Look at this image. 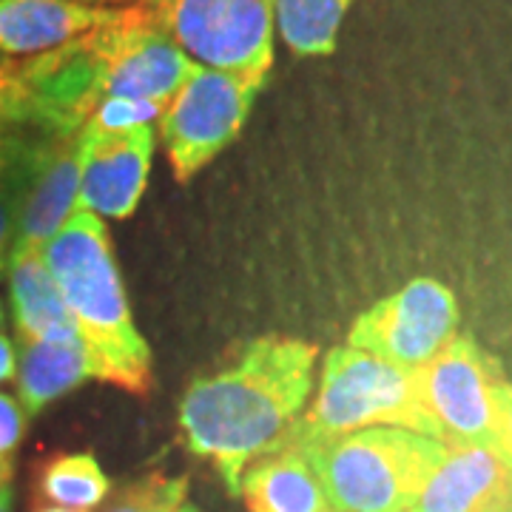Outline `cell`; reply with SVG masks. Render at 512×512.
Segmentation results:
<instances>
[{
  "label": "cell",
  "instance_id": "9",
  "mask_svg": "<svg viewBox=\"0 0 512 512\" xmlns=\"http://www.w3.org/2000/svg\"><path fill=\"white\" fill-rule=\"evenodd\" d=\"M100 46V97L146 100L168 106L171 97L197 72L183 49L165 35L143 3L123 6L120 18L97 29ZM100 100V103H103Z\"/></svg>",
  "mask_w": 512,
  "mask_h": 512
},
{
  "label": "cell",
  "instance_id": "4",
  "mask_svg": "<svg viewBox=\"0 0 512 512\" xmlns=\"http://www.w3.org/2000/svg\"><path fill=\"white\" fill-rule=\"evenodd\" d=\"M365 427H404L439 441L419 399L416 370H402L365 350L336 348L322 367L316 402L293 421L279 447H302Z\"/></svg>",
  "mask_w": 512,
  "mask_h": 512
},
{
  "label": "cell",
  "instance_id": "18",
  "mask_svg": "<svg viewBox=\"0 0 512 512\" xmlns=\"http://www.w3.org/2000/svg\"><path fill=\"white\" fill-rule=\"evenodd\" d=\"M40 495L66 510H92L109 495V478L92 453H66L49 458L37 476Z\"/></svg>",
  "mask_w": 512,
  "mask_h": 512
},
{
  "label": "cell",
  "instance_id": "27",
  "mask_svg": "<svg viewBox=\"0 0 512 512\" xmlns=\"http://www.w3.org/2000/svg\"><path fill=\"white\" fill-rule=\"evenodd\" d=\"M12 501H15V493H12V484H0V512H12Z\"/></svg>",
  "mask_w": 512,
  "mask_h": 512
},
{
  "label": "cell",
  "instance_id": "23",
  "mask_svg": "<svg viewBox=\"0 0 512 512\" xmlns=\"http://www.w3.org/2000/svg\"><path fill=\"white\" fill-rule=\"evenodd\" d=\"M26 433V413L18 399L0 393V458H6Z\"/></svg>",
  "mask_w": 512,
  "mask_h": 512
},
{
  "label": "cell",
  "instance_id": "1",
  "mask_svg": "<svg viewBox=\"0 0 512 512\" xmlns=\"http://www.w3.org/2000/svg\"><path fill=\"white\" fill-rule=\"evenodd\" d=\"M316 345L262 336L237 362L202 376L180 404V427L191 453L211 458L231 493L256 458L274 453L308 402Z\"/></svg>",
  "mask_w": 512,
  "mask_h": 512
},
{
  "label": "cell",
  "instance_id": "2",
  "mask_svg": "<svg viewBox=\"0 0 512 512\" xmlns=\"http://www.w3.org/2000/svg\"><path fill=\"white\" fill-rule=\"evenodd\" d=\"M40 254L77 322L94 379L148 393L151 353L128 311L106 225L92 211H72Z\"/></svg>",
  "mask_w": 512,
  "mask_h": 512
},
{
  "label": "cell",
  "instance_id": "29",
  "mask_svg": "<svg viewBox=\"0 0 512 512\" xmlns=\"http://www.w3.org/2000/svg\"><path fill=\"white\" fill-rule=\"evenodd\" d=\"M86 3H100V6H109V3H140V0H86Z\"/></svg>",
  "mask_w": 512,
  "mask_h": 512
},
{
  "label": "cell",
  "instance_id": "24",
  "mask_svg": "<svg viewBox=\"0 0 512 512\" xmlns=\"http://www.w3.org/2000/svg\"><path fill=\"white\" fill-rule=\"evenodd\" d=\"M495 447L512 464V384L507 379L495 393Z\"/></svg>",
  "mask_w": 512,
  "mask_h": 512
},
{
  "label": "cell",
  "instance_id": "13",
  "mask_svg": "<svg viewBox=\"0 0 512 512\" xmlns=\"http://www.w3.org/2000/svg\"><path fill=\"white\" fill-rule=\"evenodd\" d=\"M80 194V140L55 137L32 188L23 200L12 254H40L43 245L72 217Z\"/></svg>",
  "mask_w": 512,
  "mask_h": 512
},
{
  "label": "cell",
  "instance_id": "12",
  "mask_svg": "<svg viewBox=\"0 0 512 512\" xmlns=\"http://www.w3.org/2000/svg\"><path fill=\"white\" fill-rule=\"evenodd\" d=\"M512 495V464L498 447H447L410 512H495Z\"/></svg>",
  "mask_w": 512,
  "mask_h": 512
},
{
  "label": "cell",
  "instance_id": "15",
  "mask_svg": "<svg viewBox=\"0 0 512 512\" xmlns=\"http://www.w3.org/2000/svg\"><path fill=\"white\" fill-rule=\"evenodd\" d=\"M9 288L20 339L26 342H69L80 339L72 311L57 291L43 254H12Z\"/></svg>",
  "mask_w": 512,
  "mask_h": 512
},
{
  "label": "cell",
  "instance_id": "22",
  "mask_svg": "<svg viewBox=\"0 0 512 512\" xmlns=\"http://www.w3.org/2000/svg\"><path fill=\"white\" fill-rule=\"evenodd\" d=\"M55 137L37 131H0V183L15 171L37 163Z\"/></svg>",
  "mask_w": 512,
  "mask_h": 512
},
{
  "label": "cell",
  "instance_id": "31",
  "mask_svg": "<svg viewBox=\"0 0 512 512\" xmlns=\"http://www.w3.org/2000/svg\"><path fill=\"white\" fill-rule=\"evenodd\" d=\"M495 512H512V495L510 498H507V501H504V504H501V507H498V510Z\"/></svg>",
  "mask_w": 512,
  "mask_h": 512
},
{
  "label": "cell",
  "instance_id": "30",
  "mask_svg": "<svg viewBox=\"0 0 512 512\" xmlns=\"http://www.w3.org/2000/svg\"><path fill=\"white\" fill-rule=\"evenodd\" d=\"M35 512H83V510H66V507H40Z\"/></svg>",
  "mask_w": 512,
  "mask_h": 512
},
{
  "label": "cell",
  "instance_id": "17",
  "mask_svg": "<svg viewBox=\"0 0 512 512\" xmlns=\"http://www.w3.org/2000/svg\"><path fill=\"white\" fill-rule=\"evenodd\" d=\"M353 3L356 0H274L276 29L296 57L330 55Z\"/></svg>",
  "mask_w": 512,
  "mask_h": 512
},
{
  "label": "cell",
  "instance_id": "25",
  "mask_svg": "<svg viewBox=\"0 0 512 512\" xmlns=\"http://www.w3.org/2000/svg\"><path fill=\"white\" fill-rule=\"evenodd\" d=\"M18 376V353L9 336L0 333V382H9Z\"/></svg>",
  "mask_w": 512,
  "mask_h": 512
},
{
  "label": "cell",
  "instance_id": "26",
  "mask_svg": "<svg viewBox=\"0 0 512 512\" xmlns=\"http://www.w3.org/2000/svg\"><path fill=\"white\" fill-rule=\"evenodd\" d=\"M20 86V60L0 55V94L12 92Z\"/></svg>",
  "mask_w": 512,
  "mask_h": 512
},
{
  "label": "cell",
  "instance_id": "7",
  "mask_svg": "<svg viewBox=\"0 0 512 512\" xmlns=\"http://www.w3.org/2000/svg\"><path fill=\"white\" fill-rule=\"evenodd\" d=\"M504 373L470 333L416 370L419 399L444 447H495V393Z\"/></svg>",
  "mask_w": 512,
  "mask_h": 512
},
{
  "label": "cell",
  "instance_id": "19",
  "mask_svg": "<svg viewBox=\"0 0 512 512\" xmlns=\"http://www.w3.org/2000/svg\"><path fill=\"white\" fill-rule=\"evenodd\" d=\"M52 143H49V148H52ZM49 148H46V154H49ZM46 154L37 163L20 168V171H15L12 177H6L0 183V276L6 274V268H9V259H12V251H15V237H18L20 208H23V200H26L37 168L43 165Z\"/></svg>",
  "mask_w": 512,
  "mask_h": 512
},
{
  "label": "cell",
  "instance_id": "32",
  "mask_svg": "<svg viewBox=\"0 0 512 512\" xmlns=\"http://www.w3.org/2000/svg\"><path fill=\"white\" fill-rule=\"evenodd\" d=\"M171 512H200L197 507H191V504H180L177 510H171Z\"/></svg>",
  "mask_w": 512,
  "mask_h": 512
},
{
  "label": "cell",
  "instance_id": "14",
  "mask_svg": "<svg viewBox=\"0 0 512 512\" xmlns=\"http://www.w3.org/2000/svg\"><path fill=\"white\" fill-rule=\"evenodd\" d=\"M239 495L248 512H333L308 458L291 447L256 458L239 478Z\"/></svg>",
  "mask_w": 512,
  "mask_h": 512
},
{
  "label": "cell",
  "instance_id": "5",
  "mask_svg": "<svg viewBox=\"0 0 512 512\" xmlns=\"http://www.w3.org/2000/svg\"><path fill=\"white\" fill-rule=\"evenodd\" d=\"M265 83L268 72H222L197 66L160 117L165 154L177 183H188L222 148L237 140Z\"/></svg>",
  "mask_w": 512,
  "mask_h": 512
},
{
  "label": "cell",
  "instance_id": "21",
  "mask_svg": "<svg viewBox=\"0 0 512 512\" xmlns=\"http://www.w3.org/2000/svg\"><path fill=\"white\" fill-rule=\"evenodd\" d=\"M165 106L160 103H146V100H117V97H109L103 100L94 114L89 117L86 126L100 128V131H123V128L134 126H146L151 120L163 117Z\"/></svg>",
  "mask_w": 512,
  "mask_h": 512
},
{
  "label": "cell",
  "instance_id": "10",
  "mask_svg": "<svg viewBox=\"0 0 512 512\" xmlns=\"http://www.w3.org/2000/svg\"><path fill=\"white\" fill-rule=\"evenodd\" d=\"M80 140V211L114 220L134 214L143 197L154 154V131L146 126L100 131L83 126Z\"/></svg>",
  "mask_w": 512,
  "mask_h": 512
},
{
  "label": "cell",
  "instance_id": "16",
  "mask_svg": "<svg viewBox=\"0 0 512 512\" xmlns=\"http://www.w3.org/2000/svg\"><path fill=\"white\" fill-rule=\"evenodd\" d=\"M92 376L83 339L26 342L18 362V396L26 416H37L46 404L66 396Z\"/></svg>",
  "mask_w": 512,
  "mask_h": 512
},
{
  "label": "cell",
  "instance_id": "11",
  "mask_svg": "<svg viewBox=\"0 0 512 512\" xmlns=\"http://www.w3.org/2000/svg\"><path fill=\"white\" fill-rule=\"evenodd\" d=\"M123 6L86 0H0V55L37 57L63 49L120 18Z\"/></svg>",
  "mask_w": 512,
  "mask_h": 512
},
{
  "label": "cell",
  "instance_id": "20",
  "mask_svg": "<svg viewBox=\"0 0 512 512\" xmlns=\"http://www.w3.org/2000/svg\"><path fill=\"white\" fill-rule=\"evenodd\" d=\"M185 478L148 476L140 484L128 487L111 512H171L185 504Z\"/></svg>",
  "mask_w": 512,
  "mask_h": 512
},
{
  "label": "cell",
  "instance_id": "3",
  "mask_svg": "<svg viewBox=\"0 0 512 512\" xmlns=\"http://www.w3.org/2000/svg\"><path fill=\"white\" fill-rule=\"evenodd\" d=\"M299 450L333 512H410L444 458V444L404 427H365Z\"/></svg>",
  "mask_w": 512,
  "mask_h": 512
},
{
  "label": "cell",
  "instance_id": "33",
  "mask_svg": "<svg viewBox=\"0 0 512 512\" xmlns=\"http://www.w3.org/2000/svg\"><path fill=\"white\" fill-rule=\"evenodd\" d=\"M0 325H3V305H0Z\"/></svg>",
  "mask_w": 512,
  "mask_h": 512
},
{
  "label": "cell",
  "instance_id": "6",
  "mask_svg": "<svg viewBox=\"0 0 512 512\" xmlns=\"http://www.w3.org/2000/svg\"><path fill=\"white\" fill-rule=\"evenodd\" d=\"M191 60L222 72L274 66V0H140Z\"/></svg>",
  "mask_w": 512,
  "mask_h": 512
},
{
  "label": "cell",
  "instance_id": "8",
  "mask_svg": "<svg viewBox=\"0 0 512 512\" xmlns=\"http://www.w3.org/2000/svg\"><path fill=\"white\" fill-rule=\"evenodd\" d=\"M456 336V296L447 285L421 276L362 313L350 328L348 348L402 370H421Z\"/></svg>",
  "mask_w": 512,
  "mask_h": 512
},
{
  "label": "cell",
  "instance_id": "28",
  "mask_svg": "<svg viewBox=\"0 0 512 512\" xmlns=\"http://www.w3.org/2000/svg\"><path fill=\"white\" fill-rule=\"evenodd\" d=\"M12 476V467H9V461L6 458H0V484H6Z\"/></svg>",
  "mask_w": 512,
  "mask_h": 512
}]
</instances>
